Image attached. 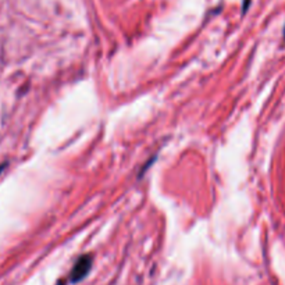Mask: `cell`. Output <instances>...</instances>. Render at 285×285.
Masks as SVG:
<instances>
[{
    "instance_id": "obj_1",
    "label": "cell",
    "mask_w": 285,
    "mask_h": 285,
    "mask_svg": "<svg viewBox=\"0 0 285 285\" xmlns=\"http://www.w3.org/2000/svg\"><path fill=\"white\" fill-rule=\"evenodd\" d=\"M90 266H92V259L90 256H82L78 262L75 263L73 271H71V281L73 282H78L84 278L85 275L89 271Z\"/></svg>"
}]
</instances>
